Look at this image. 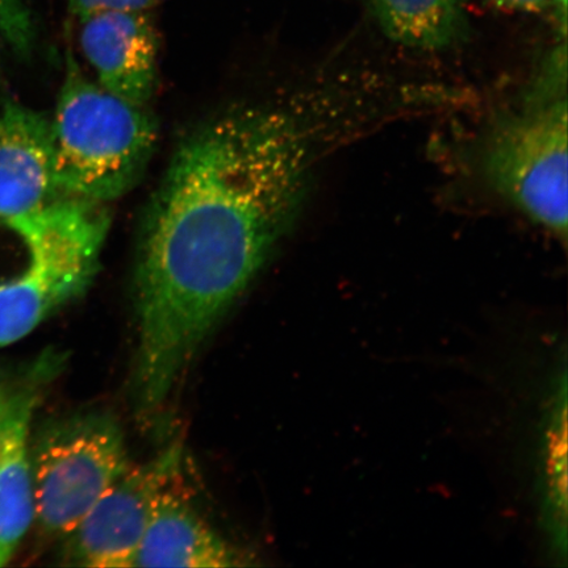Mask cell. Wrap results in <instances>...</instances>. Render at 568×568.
<instances>
[{
	"label": "cell",
	"instance_id": "cell-1",
	"mask_svg": "<svg viewBox=\"0 0 568 568\" xmlns=\"http://www.w3.org/2000/svg\"><path fill=\"white\" fill-rule=\"evenodd\" d=\"M314 144L295 112L240 105L181 141L142 226L133 394L153 415L286 236L308 193Z\"/></svg>",
	"mask_w": 568,
	"mask_h": 568
},
{
	"label": "cell",
	"instance_id": "cell-11",
	"mask_svg": "<svg viewBox=\"0 0 568 568\" xmlns=\"http://www.w3.org/2000/svg\"><path fill=\"white\" fill-rule=\"evenodd\" d=\"M389 40L420 51H445L467 39L470 24L459 0H371Z\"/></svg>",
	"mask_w": 568,
	"mask_h": 568
},
{
	"label": "cell",
	"instance_id": "cell-12",
	"mask_svg": "<svg viewBox=\"0 0 568 568\" xmlns=\"http://www.w3.org/2000/svg\"><path fill=\"white\" fill-rule=\"evenodd\" d=\"M0 33L17 51L30 52L33 41L32 20L20 0H0Z\"/></svg>",
	"mask_w": 568,
	"mask_h": 568
},
{
	"label": "cell",
	"instance_id": "cell-8",
	"mask_svg": "<svg viewBox=\"0 0 568 568\" xmlns=\"http://www.w3.org/2000/svg\"><path fill=\"white\" fill-rule=\"evenodd\" d=\"M80 40L102 88L133 104L151 101L160 44L148 11H105L83 18Z\"/></svg>",
	"mask_w": 568,
	"mask_h": 568
},
{
	"label": "cell",
	"instance_id": "cell-15",
	"mask_svg": "<svg viewBox=\"0 0 568 568\" xmlns=\"http://www.w3.org/2000/svg\"><path fill=\"white\" fill-rule=\"evenodd\" d=\"M550 11L565 38L567 32V0H550Z\"/></svg>",
	"mask_w": 568,
	"mask_h": 568
},
{
	"label": "cell",
	"instance_id": "cell-13",
	"mask_svg": "<svg viewBox=\"0 0 568 568\" xmlns=\"http://www.w3.org/2000/svg\"><path fill=\"white\" fill-rule=\"evenodd\" d=\"M165 0H68L69 9L83 19L105 11H151Z\"/></svg>",
	"mask_w": 568,
	"mask_h": 568
},
{
	"label": "cell",
	"instance_id": "cell-5",
	"mask_svg": "<svg viewBox=\"0 0 568 568\" xmlns=\"http://www.w3.org/2000/svg\"><path fill=\"white\" fill-rule=\"evenodd\" d=\"M31 459L34 521L63 539L131 466L122 426L105 412L49 426Z\"/></svg>",
	"mask_w": 568,
	"mask_h": 568
},
{
	"label": "cell",
	"instance_id": "cell-6",
	"mask_svg": "<svg viewBox=\"0 0 568 568\" xmlns=\"http://www.w3.org/2000/svg\"><path fill=\"white\" fill-rule=\"evenodd\" d=\"M181 446L173 444L145 464L128 467L65 538L70 564L133 567L155 504L181 474Z\"/></svg>",
	"mask_w": 568,
	"mask_h": 568
},
{
	"label": "cell",
	"instance_id": "cell-3",
	"mask_svg": "<svg viewBox=\"0 0 568 568\" xmlns=\"http://www.w3.org/2000/svg\"><path fill=\"white\" fill-rule=\"evenodd\" d=\"M566 44L558 47L520 110L495 120L481 169L496 193L567 241Z\"/></svg>",
	"mask_w": 568,
	"mask_h": 568
},
{
	"label": "cell",
	"instance_id": "cell-9",
	"mask_svg": "<svg viewBox=\"0 0 568 568\" xmlns=\"http://www.w3.org/2000/svg\"><path fill=\"white\" fill-rule=\"evenodd\" d=\"M38 386L0 387V567L34 521L30 426Z\"/></svg>",
	"mask_w": 568,
	"mask_h": 568
},
{
	"label": "cell",
	"instance_id": "cell-2",
	"mask_svg": "<svg viewBox=\"0 0 568 568\" xmlns=\"http://www.w3.org/2000/svg\"><path fill=\"white\" fill-rule=\"evenodd\" d=\"M57 193L95 203L136 186L158 142L146 105L113 95L68 60L51 120Z\"/></svg>",
	"mask_w": 568,
	"mask_h": 568
},
{
	"label": "cell",
	"instance_id": "cell-10",
	"mask_svg": "<svg viewBox=\"0 0 568 568\" xmlns=\"http://www.w3.org/2000/svg\"><path fill=\"white\" fill-rule=\"evenodd\" d=\"M178 477L155 504L133 567L246 566L244 554L220 536L187 497L176 491Z\"/></svg>",
	"mask_w": 568,
	"mask_h": 568
},
{
	"label": "cell",
	"instance_id": "cell-4",
	"mask_svg": "<svg viewBox=\"0 0 568 568\" xmlns=\"http://www.w3.org/2000/svg\"><path fill=\"white\" fill-rule=\"evenodd\" d=\"M110 217L102 203L63 196L19 233L30 253L18 278L0 283V347L16 344L94 282Z\"/></svg>",
	"mask_w": 568,
	"mask_h": 568
},
{
	"label": "cell",
	"instance_id": "cell-14",
	"mask_svg": "<svg viewBox=\"0 0 568 568\" xmlns=\"http://www.w3.org/2000/svg\"><path fill=\"white\" fill-rule=\"evenodd\" d=\"M496 6L503 9L521 12H542L550 10V0H491Z\"/></svg>",
	"mask_w": 568,
	"mask_h": 568
},
{
	"label": "cell",
	"instance_id": "cell-7",
	"mask_svg": "<svg viewBox=\"0 0 568 568\" xmlns=\"http://www.w3.org/2000/svg\"><path fill=\"white\" fill-rule=\"evenodd\" d=\"M57 194L51 120L7 103L0 111V223L19 234Z\"/></svg>",
	"mask_w": 568,
	"mask_h": 568
}]
</instances>
